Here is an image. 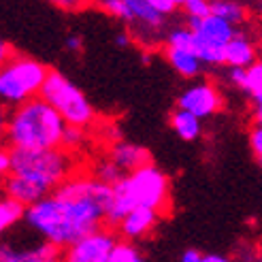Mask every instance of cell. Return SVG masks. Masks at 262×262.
<instances>
[{
  "mask_svg": "<svg viewBox=\"0 0 262 262\" xmlns=\"http://www.w3.org/2000/svg\"><path fill=\"white\" fill-rule=\"evenodd\" d=\"M177 104L181 109L190 111L192 115H196L199 120H205V117H211L222 109V94L213 83L201 81V83L190 85L183 92Z\"/></svg>",
  "mask_w": 262,
  "mask_h": 262,
  "instance_id": "cell-8",
  "label": "cell"
},
{
  "mask_svg": "<svg viewBox=\"0 0 262 262\" xmlns=\"http://www.w3.org/2000/svg\"><path fill=\"white\" fill-rule=\"evenodd\" d=\"M128 43H130L128 34H117V36H115V45H120V47H126Z\"/></svg>",
  "mask_w": 262,
  "mask_h": 262,
  "instance_id": "cell-34",
  "label": "cell"
},
{
  "mask_svg": "<svg viewBox=\"0 0 262 262\" xmlns=\"http://www.w3.org/2000/svg\"><path fill=\"white\" fill-rule=\"evenodd\" d=\"M241 90L252 98L254 104L260 107L262 104V64L258 60L252 62L250 67H245V77H243Z\"/></svg>",
  "mask_w": 262,
  "mask_h": 262,
  "instance_id": "cell-17",
  "label": "cell"
},
{
  "mask_svg": "<svg viewBox=\"0 0 262 262\" xmlns=\"http://www.w3.org/2000/svg\"><path fill=\"white\" fill-rule=\"evenodd\" d=\"M67 49H71V51H81V49H83L81 36H79V34H71V36L67 38Z\"/></svg>",
  "mask_w": 262,
  "mask_h": 262,
  "instance_id": "cell-29",
  "label": "cell"
},
{
  "mask_svg": "<svg viewBox=\"0 0 262 262\" xmlns=\"http://www.w3.org/2000/svg\"><path fill=\"white\" fill-rule=\"evenodd\" d=\"M141 252L137 250L135 245L130 243H122V241H115L111 252H109V258L107 262H141Z\"/></svg>",
  "mask_w": 262,
  "mask_h": 262,
  "instance_id": "cell-20",
  "label": "cell"
},
{
  "mask_svg": "<svg viewBox=\"0 0 262 262\" xmlns=\"http://www.w3.org/2000/svg\"><path fill=\"white\" fill-rule=\"evenodd\" d=\"M13 56V49H11V45L5 41L3 36H0V64H5L9 58Z\"/></svg>",
  "mask_w": 262,
  "mask_h": 262,
  "instance_id": "cell-30",
  "label": "cell"
},
{
  "mask_svg": "<svg viewBox=\"0 0 262 262\" xmlns=\"http://www.w3.org/2000/svg\"><path fill=\"white\" fill-rule=\"evenodd\" d=\"M181 7L188 17H205L211 13V0H183Z\"/></svg>",
  "mask_w": 262,
  "mask_h": 262,
  "instance_id": "cell-25",
  "label": "cell"
},
{
  "mask_svg": "<svg viewBox=\"0 0 262 262\" xmlns=\"http://www.w3.org/2000/svg\"><path fill=\"white\" fill-rule=\"evenodd\" d=\"M111 203V186L96 177H69L54 188V194L28 205L26 226L38 237L69 247L90 230L98 228Z\"/></svg>",
  "mask_w": 262,
  "mask_h": 262,
  "instance_id": "cell-1",
  "label": "cell"
},
{
  "mask_svg": "<svg viewBox=\"0 0 262 262\" xmlns=\"http://www.w3.org/2000/svg\"><path fill=\"white\" fill-rule=\"evenodd\" d=\"M47 67L28 56H11L0 64V102L15 107L32 96H38L47 77Z\"/></svg>",
  "mask_w": 262,
  "mask_h": 262,
  "instance_id": "cell-5",
  "label": "cell"
},
{
  "mask_svg": "<svg viewBox=\"0 0 262 262\" xmlns=\"http://www.w3.org/2000/svg\"><path fill=\"white\" fill-rule=\"evenodd\" d=\"M85 141V133L81 126H75V124H67L62 130V137H60V147L64 149H77Z\"/></svg>",
  "mask_w": 262,
  "mask_h": 262,
  "instance_id": "cell-21",
  "label": "cell"
},
{
  "mask_svg": "<svg viewBox=\"0 0 262 262\" xmlns=\"http://www.w3.org/2000/svg\"><path fill=\"white\" fill-rule=\"evenodd\" d=\"M102 9L109 13V15L117 17V19H124V21H133V15H130V9L124 0H100Z\"/></svg>",
  "mask_w": 262,
  "mask_h": 262,
  "instance_id": "cell-24",
  "label": "cell"
},
{
  "mask_svg": "<svg viewBox=\"0 0 262 262\" xmlns=\"http://www.w3.org/2000/svg\"><path fill=\"white\" fill-rule=\"evenodd\" d=\"M75 171V160L64 147L24 149L13 147L9 151V173L30 177L41 186L54 190L58 183L69 179Z\"/></svg>",
  "mask_w": 262,
  "mask_h": 262,
  "instance_id": "cell-4",
  "label": "cell"
},
{
  "mask_svg": "<svg viewBox=\"0 0 262 262\" xmlns=\"http://www.w3.org/2000/svg\"><path fill=\"white\" fill-rule=\"evenodd\" d=\"M168 196H171L168 177L151 162L143 164L135 171H130L128 177H122L111 186V203L104 222L117 226L120 220L135 207H149L156 211H166Z\"/></svg>",
  "mask_w": 262,
  "mask_h": 262,
  "instance_id": "cell-2",
  "label": "cell"
},
{
  "mask_svg": "<svg viewBox=\"0 0 262 262\" xmlns=\"http://www.w3.org/2000/svg\"><path fill=\"white\" fill-rule=\"evenodd\" d=\"M160 220V211L149 207H135L120 220V232L126 239H143L156 228Z\"/></svg>",
  "mask_w": 262,
  "mask_h": 262,
  "instance_id": "cell-12",
  "label": "cell"
},
{
  "mask_svg": "<svg viewBox=\"0 0 262 262\" xmlns=\"http://www.w3.org/2000/svg\"><path fill=\"white\" fill-rule=\"evenodd\" d=\"M168 3H171V5L177 9V7H181V5H183V0H168Z\"/></svg>",
  "mask_w": 262,
  "mask_h": 262,
  "instance_id": "cell-35",
  "label": "cell"
},
{
  "mask_svg": "<svg viewBox=\"0 0 262 262\" xmlns=\"http://www.w3.org/2000/svg\"><path fill=\"white\" fill-rule=\"evenodd\" d=\"M7 173H9V151L0 147V181L5 179Z\"/></svg>",
  "mask_w": 262,
  "mask_h": 262,
  "instance_id": "cell-28",
  "label": "cell"
},
{
  "mask_svg": "<svg viewBox=\"0 0 262 262\" xmlns=\"http://www.w3.org/2000/svg\"><path fill=\"white\" fill-rule=\"evenodd\" d=\"M67 122L51 104L38 96L24 100L13 107L7 120V139L13 147L45 149L58 147Z\"/></svg>",
  "mask_w": 262,
  "mask_h": 262,
  "instance_id": "cell-3",
  "label": "cell"
},
{
  "mask_svg": "<svg viewBox=\"0 0 262 262\" xmlns=\"http://www.w3.org/2000/svg\"><path fill=\"white\" fill-rule=\"evenodd\" d=\"M0 183H3L5 196H9V199H13V201H17L24 207L36 203L38 199H43L45 194L51 192L49 188L41 186V183H36L34 179L17 175V173H7L5 179L0 181Z\"/></svg>",
  "mask_w": 262,
  "mask_h": 262,
  "instance_id": "cell-11",
  "label": "cell"
},
{
  "mask_svg": "<svg viewBox=\"0 0 262 262\" xmlns=\"http://www.w3.org/2000/svg\"><path fill=\"white\" fill-rule=\"evenodd\" d=\"M250 145H252L254 156L260 160V156H262V128H260V124L252 128V133H250Z\"/></svg>",
  "mask_w": 262,
  "mask_h": 262,
  "instance_id": "cell-26",
  "label": "cell"
},
{
  "mask_svg": "<svg viewBox=\"0 0 262 262\" xmlns=\"http://www.w3.org/2000/svg\"><path fill=\"white\" fill-rule=\"evenodd\" d=\"M194 54L199 56V60L203 64H211V67L224 64V45L207 43V41H201V38L194 36Z\"/></svg>",
  "mask_w": 262,
  "mask_h": 262,
  "instance_id": "cell-19",
  "label": "cell"
},
{
  "mask_svg": "<svg viewBox=\"0 0 262 262\" xmlns=\"http://www.w3.org/2000/svg\"><path fill=\"white\" fill-rule=\"evenodd\" d=\"M256 45L252 38H247L241 32H234V36L224 45V64L228 67H250L252 62H256Z\"/></svg>",
  "mask_w": 262,
  "mask_h": 262,
  "instance_id": "cell-13",
  "label": "cell"
},
{
  "mask_svg": "<svg viewBox=\"0 0 262 262\" xmlns=\"http://www.w3.org/2000/svg\"><path fill=\"white\" fill-rule=\"evenodd\" d=\"M203 260V254L199 250H186L181 254V262H201Z\"/></svg>",
  "mask_w": 262,
  "mask_h": 262,
  "instance_id": "cell-31",
  "label": "cell"
},
{
  "mask_svg": "<svg viewBox=\"0 0 262 262\" xmlns=\"http://www.w3.org/2000/svg\"><path fill=\"white\" fill-rule=\"evenodd\" d=\"M7 120H9V113H7V107L0 102V139L5 137L7 133Z\"/></svg>",
  "mask_w": 262,
  "mask_h": 262,
  "instance_id": "cell-32",
  "label": "cell"
},
{
  "mask_svg": "<svg viewBox=\"0 0 262 262\" xmlns=\"http://www.w3.org/2000/svg\"><path fill=\"white\" fill-rule=\"evenodd\" d=\"M111 160L120 166L122 171H135V168H139L143 164H149L151 156L147 149H143L139 145L120 141V143H115L111 149Z\"/></svg>",
  "mask_w": 262,
  "mask_h": 262,
  "instance_id": "cell-14",
  "label": "cell"
},
{
  "mask_svg": "<svg viewBox=\"0 0 262 262\" xmlns=\"http://www.w3.org/2000/svg\"><path fill=\"white\" fill-rule=\"evenodd\" d=\"M188 28L194 32L196 38L207 43H215V45H226L234 36V32H237V26L222 19L215 13H209L205 17H190Z\"/></svg>",
  "mask_w": 262,
  "mask_h": 262,
  "instance_id": "cell-10",
  "label": "cell"
},
{
  "mask_svg": "<svg viewBox=\"0 0 262 262\" xmlns=\"http://www.w3.org/2000/svg\"><path fill=\"white\" fill-rule=\"evenodd\" d=\"M166 60L173 67V71H177L181 77H186V79L196 77L203 69V62L199 60V56H196L192 49H186V47L166 45Z\"/></svg>",
  "mask_w": 262,
  "mask_h": 262,
  "instance_id": "cell-15",
  "label": "cell"
},
{
  "mask_svg": "<svg viewBox=\"0 0 262 262\" xmlns=\"http://www.w3.org/2000/svg\"><path fill=\"white\" fill-rule=\"evenodd\" d=\"M211 13L220 15L222 19L230 21L232 26H239L245 21L247 11L237 0H211Z\"/></svg>",
  "mask_w": 262,
  "mask_h": 262,
  "instance_id": "cell-18",
  "label": "cell"
},
{
  "mask_svg": "<svg viewBox=\"0 0 262 262\" xmlns=\"http://www.w3.org/2000/svg\"><path fill=\"white\" fill-rule=\"evenodd\" d=\"M49 3L64 11H79L85 7V0H49Z\"/></svg>",
  "mask_w": 262,
  "mask_h": 262,
  "instance_id": "cell-27",
  "label": "cell"
},
{
  "mask_svg": "<svg viewBox=\"0 0 262 262\" xmlns=\"http://www.w3.org/2000/svg\"><path fill=\"white\" fill-rule=\"evenodd\" d=\"M96 179H100L102 183H107V186H113L115 181H120L124 177V171L120 166H117L113 160H104L96 166Z\"/></svg>",
  "mask_w": 262,
  "mask_h": 262,
  "instance_id": "cell-22",
  "label": "cell"
},
{
  "mask_svg": "<svg viewBox=\"0 0 262 262\" xmlns=\"http://www.w3.org/2000/svg\"><path fill=\"white\" fill-rule=\"evenodd\" d=\"M0 237H3V232H0Z\"/></svg>",
  "mask_w": 262,
  "mask_h": 262,
  "instance_id": "cell-36",
  "label": "cell"
},
{
  "mask_svg": "<svg viewBox=\"0 0 262 262\" xmlns=\"http://www.w3.org/2000/svg\"><path fill=\"white\" fill-rule=\"evenodd\" d=\"M171 126L183 141H196L203 133V126H201L199 117L192 115L186 109H181V107H177L171 113Z\"/></svg>",
  "mask_w": 262,
  "mask_h": 262,
  "instance_id": "cell-16",
  "label": "cell"
},
{
  "mask_svg": "<svg viewBox=\"0 0 262 262\" xmlns=\"http://www.w3.org/2000/svg\"><path fill=\"white\" fill-rule=\"evenodd\" d=\"M113 243H115L113 234L98 226L67 247V260L69 262H107Z\"/></svg>",
  "mask_w": 262,
  "mask_h": 262,
  "instance_id": "cell-7",
  "label": "cell"
},
{
  "mask_svg": "<svg viewBox=\"0 0 262 262\" xmlns=\"http://www.w3.org/2000/svg\"><path fill=\"white\" fill-rule=\"evenodd\" d=\"M62 254V247L51 241H41L30 247H19L11 241H0V262H54Z\"/></svg>",
  "mask_w": 262,
  "mask_h": 262,
  "instance_id": "cell-9",
  "label": "cell"
},
{
  "mask_svg": "<svg viewBox=\"0 0 262 262\" xmlns=\"http://www.w3.org/2000/svg\"><path fill=\"white\" fill-rule=\"evenodd\" d=\"M228 258L222 256V254H203V260L201 262H226Z\"/></svg>",
  "mask_w": 262,
  "mask_h": 262,
  "instance_id": "cell-33",
  "label": "cell"
},
{
  "mask_svg": "<svg viewBox=\"0 0 262 262\" xmlns=\"http://www.w3.org/2000/svg\"><path fill=\"white\" fill-rule=\"evenodd\" d=\"M38 94L60 113V117L67 124L85 128L94 122V109L83 96V92L58 71H47V77Z\"/></svg>",
  "mask_w": 262,
  "mask_h": 262,
  "instance_id": "cell-6",
  "label": "cell"
},
{
  "mask_svg": "<svg viewBox=\"0 0 262 262\" xmlns=\"http://www.w3.org/2000/svg\"><path fill=\"white\" fill-rule=\"evenodd\" d=\"M166 45H173V47H186L194 51V32L188 28V26H181V28H175L168 32L166 36Z\"/></svg>",
  "mask_w": 262,
  "mask_h": 262,
  "instance_id": "cell-23",
  "label": "cell"
}]
</instances>
